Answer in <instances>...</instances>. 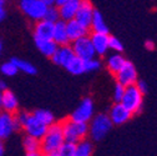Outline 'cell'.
<instances>
[{
	"mask_svg": "<svg viewBox=\"0 0 157 156\" xmlns=\"http://www.w3.org/2000/svg\"><path fill=\"white\" fill-rule=\"evenodd\" d=\"M48 127L49 126H46L45 124H43L40 120H37L35 116H34V114L30 112L29 118L26 119V121H25V124L23 125L21 129L25 131L26 135L34 136V138H36V139H41L43 136L46 134Z\"/></svg>",
	"mask_w": 157,
	"mask_h": 156,
	"instance_id": "obj_10",
	"label": "cell"
},
{
	"mask_svg": "<svg viewBox=\"0 0 157 156\" xmlns=\"http://www.w3.org/2000/svg\"><path fill=\"white\" fill-rule=\"evenodd\" d=\"M116 83H119L124 86H130L137 83V71L135 65L131 61H127L124 64V66L120 69V71L115 75Z\"/></svg>",
	"mask_w": 157,
	"mask_h": 156,
	"instance_id": "obj_9",
	"label": "cell"
},
{
	"mask_svg": "<svg viewBox=\"0 0 157 156\" xmlns=\"http://www.w3.org/2000/svg\"><path fill=\"white\" fill-rule=\"evenodd\" d=\"M132 112L130 110H127L121 103H115L110 111H109V116L112 121V125H124L126 124L131 118H132Z\"/></svg>",
	"mask_w": 157,
	"mask_h": 156,
	"instance_id": "obj_11",
	"label": "cell"
},
{
	"mask_svg": "<svg viewBox=\"0 0 157 156\" xmlns=\"http://www.w3.org/2000/svg\"><path fill=\"white\" fill-rule=\"evenodd\" d=\"M17 107H19V101H17L16 95L9 89L3 91L2 92V110L15 114L17 111Z\"/></svg>",
	"mask_w": 157,
	"mask_h": 156,
	"instance_id": "obj_19",
	"label": "cell"
},
{
	"mask_svg": "<svg viewBox=\"0 0 157 156\" xmlns=\"http://www.w3.org/2000/svg\"><path fill=\"white\" fill-rule=\"evenodd\" d=\"M2 141H3V140H2V139H0V144H3V142H2Z\"/></svg>",
	"mask_w": 157,
	"mask_h": 156,
	"instance_id": "obj_47",
	"label": "cell"
},
{
	"mask_svg": "<svg viewBox=\"0 0 157 156\" xmlns=\"http://www.w3.org/2000/svg\"><path fill=\"white\" fill-rule=\"evenodd\" d=\"M90 39L91 43L95 48V51L97 55H105L109 50V40H110V35L105 33H90Z\"/></svg>",
	"mask_w": 157,
	"mask_h": 156,
	"instance_id": "obj_14",
	"label": "cell"
},
{
	"mask_svg": "<svg viewBox=\"0 0 157 156\" xmlns=\"http://www.w3.org/2000/svg\"><path fill=\"white\" fill-rule=\"evenodd\" d=\"M19 8L23 14L33 21L43 20L48 10V5L44 4L41 0H20Z\"/></svg>",
	"mask_w": 157,
	"mask_h": 156,
	"instance_id": "obj_5",
	"label": "cell"
},
{
	"mask_svg": "<svg viewBox=\"0 0 157 156\" xmlns=\"http://www.w3.org/2000/svg\"><path fill=\"white\" fill-rule=\"evenodd\" d=\"M5 9H4V6H0V23H2L3 20H4V18H5Z\"/></svg>",
	"mask_w": 157,
	"mask_h": 156,
	"instance_id": "obj_38",
	"label": "cell"
},
{
	"mask_svg": "<svg viewBox=\"0 0 157 156\" xmlns=\"http://www.w3.org/2000/svg\"><path fill=\"white\" fill-rule=\"evenodd\" d=\"M55 24L45 19L35 21L34 25V39H52Z\"/></svg>",
	"mask_w": 157,
	"mask_h": 156,
	"instance_id": "obj_15",
	"label": "cell"
},
{
	"mask_svg": "<svg viewBox=\"0 0 157 156\" xmlns=\"http://www.w3.org/2000/svg\"><path fill=\"white\" fill-rule=\"evenodd\" d=\"M11 60L14 61V64L16 65V68H17L19 71H23L24 74H28V75H35L37 72V69L31 63H29L26 60L19 59V57H13Z\"/></svg>",
	"mask_w": 157,
	"mask_h": 156,
	"instance_id": "obj_24",
	"label": "cell"
},
{
	"mask_svg": "<svg viewBox=\"0 0 157 156\" xmlns=\"http://www.w3.org/2000/svg\"><path fill=\"white\" fill-rule=\"evenodd\" d=\"M2 53H3V43L0 41V55H2Z\"/></svg>",
	"mask_w": 157,
	"mask_h": 156,
	"instance_id": "obj_43",
	"label": "cell"
},
{
	"mask_svg": "<svg viewBox=\"0 0 157 156\" xmlns=\"http://www.w3.org/2000/svg\"><path fill=\"white\" fill-rule=\"evenodd\" d=\"M63 131L65 141L78 144L80 141L85 140L86 136L89 135V124L66 119L63 121Z\"/></svg>",
	"mask_w": 157,
	"mask_h": 156,
	"instance_id": "obj_2",
	"label": "cell"
},
{
	"mask_svg": "<svg viewBox=\"0 0 157 156\" xmlns=\"http://www.w3.org/2000/svg\"><path fill=\"white\" fill-rule=\"evenodd\" d=\"M145 46H146V49H148V50H155V44H153V41H151V40L146 41V43H145Z\"/></svg>",
	"mask_w": 157,
	"mask_h": 156,
	"instance_id": "obj_36",
	"label": "cell"
},
{
	"mask_svg": "<svg viewBox=\"0 0 157 156\" xmlns=\"http://www.w3.org/2000/svg\"><path fill=\"white\" fill-rule=\"evenodd\" d=\"M126 63V59L121 55V54H112L111 56L107 57L106 60V66H107V70L115 76L117 72L120 71V69L124 66V64Z\"/></svg>",
	"mask_w": 157,
	"mask_h": 156,
	"instance_id": "obj_21",
	"label": "cell"
},
{
	"mask_svg": "<svg viewBox=\"0 0 157 156\" xmlns=\"http://www.w3.org/2000/svg\"><path fill=\"white\" fill-rule=\"evenodd\" d=\"M75 53H74V49L72 46L69 44V45H61L59 46L57 50L55 51V54L50 57L51 61L59 66H63V68H66L75 57Z\"/></svg>",
	"mask_w": 157,
	"mask_h": 156,
	"instance_id": "obj_12",
	"label": "cell"
},
{
	"mask_svg": "<svg viewBox=\"0 0 157 156\" xmlns=\"http://www.w3.org/2000/svg\"><path fill=\"white\" fill-rule=\"evenodd\" d=\"M66 29H67V35H69V39L71 43L90 34V29L81 25L78 21H76L75 19L66 21Z\"/></svg>",
	"mask_w": 157,
	"mask_h": 156,
	"instance_id": "obj_16",
	"label": "cell"
},
{
	"mask_svg": "<svg viewBox=\"0 0 157 156\" xmlns=\"http://www.w3.org/2000/svg\"><path fill=\"white\" fill-rule=\"evenodd\" d=\"M64 142L65 138L63 131V121L54 123L48 127L46 134L40 139V152L46 155L56 154Z\"/></svg>",
	"mask_w": 157,
	"mask_h": 156,
	"instance_id": "obj_1",
	"label": "cell"
},
{
	"mask_svg": "<svg viewBox=\"0 0 157 156\" xmlns=\"http://www.w3.org/2000/svg\"><path fill=\"white\" fill-rule=\"evenodd\" d=\"M17 68H16V65L14 64V61L13 60H9V61H5V63H3L2 65H0V72H2L4 76H14V75H16L17 74Z\"/></svg>",
	"mask_w": 157,
	"mask_h": 156,
	"instance_id": "obj_28",
	"label": "cell"
},
{
	"mask_svg": "<svg viewBox=\"0 0 157 156\" xmlns=\"http://www.w3.org/2000/svg\"><path fill=\"white\" fill-rule=\"evenodd\" d=\"M75 151H76V144L65 141L61 145V147L59 149L57 155L59 156H75Z\"/></svg>",
	"mask_w": 157,
	"mask_h": 156,
	"instance_id": "obj_30",
	"label": "cell"
},
{
	"mask_svg": "<svg viewBox=\"0 0 157 156\" xmlns=\"http://www.w3.org/2000/svg\"><path fill=\"white\" fill-rule=\"evenodd\" d=\"M94 151V146L91 144V141L89 140H82L78 144H76V151H75V156H91Z\"/></svg>",
	"mask_w": 157,
	"mask_h": 156,
	"instance_id": "obj_27",
	"label": "cell"
},
{
	"mask_svg": "<svg viewBox=\"0 0 157 156\" xmlns=\"http://www.w3.org/2000/svg\"><path fill=\"white\" fill-rule=\"evenodd\" d=\"M40 155V152H26L25 156H39Z\"/></svg>",
	"mask_w": 157,
	"mask_h": 156,
	"instance_id": "obj_40",
	"label": "cell"
},
{
	"mask_svg": "<svg viewBox=\"0 0 157 156\" xmlns=\"http://www.w3.org/2000/svg\"><path fill=\"white\" fill-rule=\"evenodd\" d=\"M109 49L113 50L115 53H121V51L124 50V45H122V43H121L120 39H117L116 36H110Z\"/></svg>",
	"mask_w": 157,
	"mask_h": 156,
	"instance_id": "obj_32",
	"label": "cell"
},
{
	"mask_svg": "<svg viewBox=\"0 0 157 156\" xmlns=\"http://www.w3.org/2000/svg\"><path fill=\"white\" fill-rule=\"evenodd\" d=\"M50 156H59V155H57V152H56V154H52V155H50Z\"/></svg>",
	"mask_w": 157,
	"mask_h": 156,
	"instance_id": "obj_46",
	"label": "cell"
},
{
	"mask_svg": "<svg viewBox=\"0 0 157 156\" xmlns=\"http://www.w3.org/2000/svg\"><path fill=\"white\" fill-rule=\"evenodd\" d=\"M0 110H2V92H0Z\"/></svg>",
	"mask_w": 157,
	"mask_h": 156,
	"instance_id": "obj_44",
	"label": "cell"
},
{
	"mask_svg": "<svg viewBox=\"0 0 157 156\" xmlns=\"http://www.w3.org/2000/svg\"><path fill=\"white\" fill-rule=\"evenodd\" d=\"M52 40L59 45H69L71 41L67 35V29H66V21L64 20H59L55 23V28H54V35H52Z\"/></svg>",
	"mask_w": 157,
	"mask_h": 156,
	"instance_id": "obj_17",
	"label": "cell"
},
{
	"mask_svg": "<svg viewBox=\"0 0 157 156\" xmlns=\"http://www.w3.org/2000/svg\"><path fill=\"white\" fill-rule=\"evenodd\" d=\"M41 2H43L44 4H46L48 6H51V5L55 4V0H41Z\"/></svg>",
	"mask_w": 157,
	"mask_h": 156,
	"instance_id": "obj_39",
	"label": "cell"
},
{
	"mask_svg": "<svg viewBox=\"0 0 157 156\" xmlns=\"http://www.w3.org/2000/svg\"><path fill=\"white\" fill-rule=\"evenodd\" d=\"M0 156H4V146H3V144H0Z\"/></svg>",
	"mask_w": 157,
	"mask_h": 156,
	"instance_id": "obj_41",
	"label": "cell"
},
{
	"mask_svg": "<svg viewBox=\"0 0 157 156\" xmlns=\"http://www.w3.org/2000/svg\"><path fill=\"white\" fill-rule=\"evenodd\" d=\"M34 41L36 48L40 50V53L48 57H51L59 48V45L52 39H34Z\"/></svg>",
	"mask_w": 157,
	"mask_h": 156,
	"instance_id": "obj_20",
	"label": "cell"
},
{
	"mask_svg": "<svg viewBox=\"0 0 157 156\" xmlns=\"http://www.w3.org/2000/svg\"><path fill=\"white\" fill-rule=\"evenodd\" d=\"M69 2V0H55V6H57V8H60V6H63L64 4H66Z\"/></svg>",
	"mask_w": 157,
	"mask_h": 156,
	"instance_id": "obj_35",
	"label": "cell"
},
{
	"mask_svg": "<svg viewBox=\"0 0 157 156\" xmlns=\"http://www.w3.org/2000/svg\"><path fill=\"white\" fill-rule=\"evenodd\" d=\"M34 116L37 119V120H40L43 124H45L46 126H50L51 124L55 123V116L51 111L46 110V109H37L35 110L34 112Z\"/></svg>",
	"mask_w": 157,
	"mask_h": 156,
	"instance_id": "obj_25",
	"label": "cell"
},
{
	"mask_svg": "<svg viewBox=\"0 0 157 156\" xmlns=\"http://www.w3.org/2000/svg\"><path fill=\"white\" fill-rule=\"evenodd\" d=\"M39 156H50V155H46V154H43V152H40V155Z\"/></svg>",
	"mask_w": 157,
	"mask_h": 156,
	"instance_id": "obj_45",
	"label": "cell"
},
{
	"mask_svg": "<svg viewBox=\"0 0 157 156\" xmlns=\"http://www.w3.org/2000/svg\"><path fill=\"white\" fill-rule=\"evenodd\" d=\"M94 118V101L90 97H85L78 104V106L72 111L70 119L78 123H90Z\"/></svg>",
	"mask_w": 157,
	"mask_h": 156,
	"instance_id": "obj_7",
	"label": "cell"
},
{
	"mask_svg": "<svg viewBox=\"0 0 157 156\" xmlns=\"http://www.w3.org/2000/svg\"><path fill=\"white\" fill-rule=\"evenodd\" d=\"M112 127L109 114H97L89 123V136L92 141H101Z\"/></svg>",
	"mask_w": 157,
	"mask_h": 156,
	"instance_id": "obj_3",
	"label": "cell"
},
{
	"mask_svg": "<svg viewBox=\"0 0 157 156\" xmlns=\"http://www.w3.org/2000/svg\"><path fill=\"white\" fill-rule=\"evenodd\" d=\"M5 3H6V0H0V6H4Z\"/></svg>",
	"mask_w": 157,
	"mask_h": 156,
	"instance_id": "obj_42",
	"label": "cell"
},
{
	"mask_svg": "<svg viewBox=\"0 0 157 156\" xmlns=\"http://www.w3.org/2000/svg\"><path fill=\"white\" fill-rule=\"evenodd\" d=\"M71 46L74 49V53L77 57H80L81 60L86 61V60H90V59H94L95 55H96V51H95V48L91 43V39H90V35H86V36H82L77 40L72 41L71 43Z\"/></svg>",
	"mask_w": 157,
	"mask_h": 156,
	"instance_id": "obj_6",
	"label": "cell"
},
{
	"mask_svg": "<svg viewBox=\"0 0 157 156\" xmlns=\"http://www.w3.org/2000/svg\"><path fill=\"white\" fill-rule=\"evenodd\" d=\"M90 30L92 33H105V34H109L107 24L105 23L104 16H102V14L100 11L95 10L94 16H92V21H91Z\"/></svg>",
	"mask_w": 157,
	"mask_h": 156,
	"instance_id": "obj_22",
	"label": "cell"
},
{
	"mask_svg": "<svg viewBox=\"0 0 157 156\" xmlns=\"http://www.w3.org/2000/svg\"><path fill=\"white\" fill-rule=\"evenodd\" d=\"M125 89H126V86H124L119 83L115 84V89H113V100H115V103H121L124 94H125Z\"/></svg>",
	"mask_w": 157,
	"mask_h": 156,
	"instance_id": "obj_33",
	"label": "cell"
},
{
	"mask_svg": "<svg viewBox=\"0 0 157 156\" xmlns=\"http://www.w3.org/2000/svg\"><path fill=\"white\" fill-rule=\"evenodd\" d=\"M82 0H69L66 4H64L63 6L59 8V11H60V19L64 21H69L75 19V15L80 8Z\"/></svg>",
	"mask_w": 157,
	"mask_h": 156,
	"instance_id": "obj_18",
	"label": "cell"
},
{
	"mask_svg": "<svg viewBox=\"0 0 157 156\" xmlns=\"http://www.w3.org/2000/svg\"><path fill=\"white\" fill-rule=\"evenodd\" d=\"M19 129L21 127L15 119V114L0 110V139H8L14 131Z\"/></svg>",
	"mask_w": 157,
	"mask_h": 156,
	"instance_id": "obj_8",
	"label": "cell"
},
{
	"mask_svg": "<svg viewBox=\"0 0 157 156\" xmlns=\"http://www.w3.org/2000/svg\"><path fill=\"white\" fill-rule=\"evenodd\" d=\"M65 69H66L70 74H72V75H81V74L85 72V61L81 60L80 57L75 56L74 59H72V61H71Z\"/></svg>",
	"mask_w": 157,
	"mask_h": 156,
	"instance_id": "obj_26",
	"label": "cell"
},
{
	"mask_svg": "<svg viewBox=\"0 0 157 156\" xmlns=\"http://www.w3.org/2000/svg\"><path fill=\"white\" fill-rule=\"evenodd\" d=\"M45 20L50 21V23H56L60 20V11H59V8L55 6V5H51V6H48V10L45 13V16H44Z\"/></svg>",
	"mask_w": 157,
	"mask_h": 156,
	"instance_id": "obj_29",
	"label": "cell"
},
{
	"mask_svg": "<svg viewBox=\"0 0 157 156\" xmlns=\"http://www.w3.org/2000/svg\"><path fill=\"white\" fill-rule=\"evenodd\" d=\"M6 89H8V85H6V83H5L4 80H2V79H0V92L5 91Z\"/></svg>",
	"mask_w": 157,
	"mask_h": 156,
	"instance_id": "obj_37",
	"label": "cell"
},
{
	"mask_svg": "<svg viewBox=\"0 0 157 156\" xmlns=\"http://www.w3.org/2000/svg\"><path fill=\"white\" fill-rule=\"evenodd\" d=\"M121 104L132 114H139L144 105V94L136 84L126 86Z\"/></svg>",
	"mask_w": 157,
	"mask_h": 156,
	"instance_id": "obj_4",
	"label": "cell"
},
{
	"mask_svg": "<svg viewBox=\"0 0 157 156\" xmlns=\"http://www.w3.org/2000/svg\"><path fill=\"white\" fill-rule=\"evenodd\" d=\"M101 68V61L97 59H90L85 61V72H92V71H97Z\"/></svg>",
	"mask_w": 157,
	"mask_h": 156,
	"instance_id": "obj_31",
	"label": "cell"
},
{
	"mask_svg": "<svg viewBox=\"0 0 157 156\" xmlns=\"http://www.w3.org/2000/svg\"><path fill=\"white\" fill-rule=\"evenodd\" d=\"M94 13H95V9H94V5L91 4L90 0H82L80 4V8H78V10L75 15V20L78 21L81 25H84L85 28L90 29Z\"/></svg>",
	"mask_w": 157,
	"mask_h": 156,
	"instance_id": "obj_13",
	"label": "cell"
},
{
	"mask_svg": "<svg viewBox=\"0 0 157 156\" xmlns=\"http://www.w3.org/2000/svg\"><path fill=\"white\" fill-rule=\"evenodd\" d=\"M23 147L25 152H40V139L25 135L23 139Z\"/></svg>",
	"mask_w": 157,
	"mask_h": 156,
	"instance_id": "obj_23",
	"label": "cell"
},
{
	"mask_svg": "<svg viewBox=\"0 0 157 156\" xmlns=\"http://www.w3.org/2000/svg\"><path fill=\"white\" fill-rule=\"evenodd\" d=\"M136 85H137V88H139V89L141 90V92H142L144 95L147 92V84H146L145 81L140 80V81H137V83H136Z\"/></svg>",
	"mask_w": 157,
	"mask_h": 156,
	"instance_id": "obj_34",
	"label": "cell"
}]
</instances>
